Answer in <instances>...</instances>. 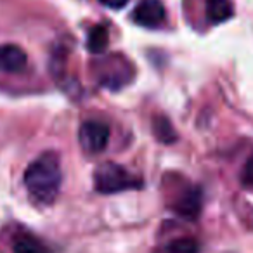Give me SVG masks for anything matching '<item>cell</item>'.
<instances>
[{"instance_id":"1","label":"cell","mask_w":253,"mask_h":253,"mask_svg":"<svg viewBox=\"0 0 253 253\" xmlns=\"http://www.w3.org/2000/svg\"><path fill=\"white\" fill-rule=\"evenodd\" d=\"M61 179L63 175H61L59 156L54 151L40 155L35 162L30 163L25 172V184L30 194L42 205H50L57 198Z\"/></svg>"},{"instance_id":"2","label":"cell","mask_w":253,"mask_h":253,"mask_svg":"<svg viewBox=\"0 0 253 253\" xmlns=\"http://www.w3.org/2000/svg\"><path fill=\"white\" fill-rule=\"evenodd\" d=\"M94 186L97 193L113 194L126 189H139L142 182L118 163H102L94 172Z\"/></svg>"},{"instance_id":"3","label":"cell","mask_w":253,"mask_h":253,"mask_svg":"<svg viewBox=\"0 0 253 253\" xmlns=\"http://www.w3.org/2000/svg\"><path fill=\"white\" fill-rule=\"evenodd\" d=\"M78 141H80L84 151L97 155V153L104 151L109 142V126L97 120L84 122L78 130Z\"/></svg>"},{"instance_id":"4","label":"cell","mask_w":253,"mask_h":253,"mask_svg":"<svg viewBox=\"0 0 253 253\" xmlns=\"http://www.w3.org/2000/svg\"><path fill=\"white\" fill-rule=\"evenodd\" d=\"M165 19V7L160 0H144L135 7L134 21L146 28H155Z\"/></svg>"},{"instance_id":"5","label":"cell","mask_w":253,"mask_h":253,"mask_svg":"<svg viewBox=\"0 0 253 253\" xmlns=\"http://www.w3.org/2000/svg\"><path fill=\"white\" fill-rule=\"evenodd\" d=\"M201 207H203V196H201V191L198 187L186 191L179 200L173 205V210L177 215L187 218V220H194V218L200 215Z\"/></svg>"},{"instance_id":"6","label":"cell","mask_w":253,"mask_h":253,"mask_svg":"<svg viewBox=\"0 0 253 253\" xmlns=\"http://www.w3.org/2000/svg\"><path fill=\"white\" fill-rule=\"evenodd\" d=\"M28 63L25 50L18 45H0V71L5 73H16L21 71Z\"/></svg>"},{"instance_id":"7","label":"cell","mask_w":253,"mask_h":253,"mask_svg":"<svg viewBox=\"0 0 253 253\" xmlns=\"http://www.w3.org/2000/svg\"><path fill=\"white\" fill-rule=\"evenodd\" d=\"M108 43H109V33L106 26L97 25L88 32L87 49L92 54H102L106 50V47H108Z\"/></svg>"},{"instance_id":"8","label":"cell","mask_w":253,"mask_h":253,"mask_svg":"<svg viewBox=\"0 0 253 253\" xmlns=\"http://www.w3.org/2000/svg\"><path fill=\"white\" fill-rule=\"evenodd\" d=\"M207 14L211 23H224L232 18V5L229 0H208Z\"/></svg>"},{"instance_id":"9","label":"cell","mask_w":253,"mask_h":253,"mask_svg":"<svg viewBox=\"0 0 253 253\" xmlns=\"http://www.w3.org/2000/svg\"><path fill=\"white\" fill-rule=\"evenodd\" d=\"M153 132H155L156 139L163 144H172V142L177 141V134L173 130L172 123L165 116H156L153 120Z\"/></svg>"},{"instance_id":"10","label":"cell","mask_w":253,"mask_h":253,"mask_svg":"<svg viewBox=\"0 0 253 253\" xmlns=\"http://www.w3.org/2000/svg\"><path fill=\"white\" fill-rule=\"evenodd\" d=\"M14 253H47V248L33 236H19L14 241Z\"/></svg>"},{"instance_id":"11","label":"cell","mask_w":253,"mask_h":253,"mask_svg":"<svg viewBox=\"0 0 253 253\" xmlns=\"http://www.w3.org/2000/svg\"><path fill=\"white\" fill-rule=\"evenodd\" d=\"M163 253H200V243L193 238H179L165 246Z\"/></svg>"},{"instance_id":"12","label":"cell","mask_w":253,"mask_h":253,"mask_svg":"<svg viewBox=\"0 0 253 253\" xmlns=\"http://www.w3.org/2000/svg\"><path fill=\"white\" fill-rule=\"evenodd\" d=\"M241 184L246 187H253V158L246 162L245 169L241 172Z\"/></svg>"},{"instance_id":"13","label":"cell","mask_w":253,"mask_h":253,"mask_svg":"<svg viewBox=\"0 0 253 253\" xmlns=\"http://www.w3.org/2000/svg\"><path fill=\"white\" fill-rule=\"evenodd\" d=\"M99 2L109 9H122V7H125L128 0H99Z\"/></svg>"}]
</instances>
